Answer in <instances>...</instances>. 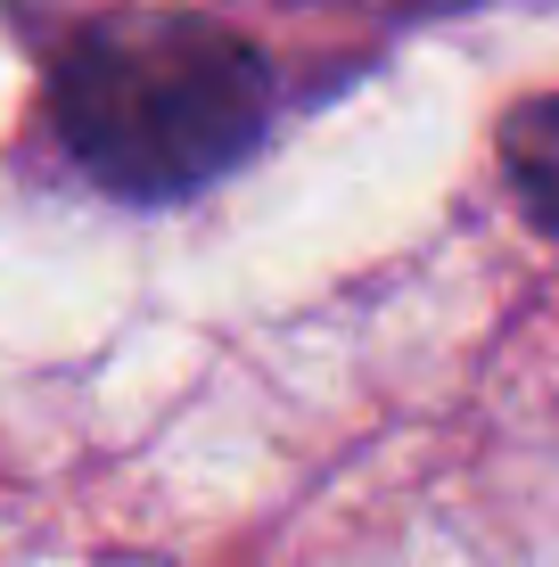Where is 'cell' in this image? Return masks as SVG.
<instances>
[{
	"label": "cell",
	"mask_w": 559,
	"mask_h": 567,
	"mask_svg": "<svg viewBox=\"0 0 559 567\" xmlns=\"http://www.w3.org/2000/svg\"><path fill=\"white\" fill-rule=\"evenodd\" d=\"M50 124L115 198H189L263 141L272 66L198 9H124L58 50Z\"/></svg>",
	"instance_id": "6da1fadb"
},
{
	"label": "cell",
	"mask_w": 559,
	"mask_h": 567,
	"mask_svg": "<svg viewBox=\"0 0 559 567\" xmlns=\"http://www.w3.org/2000/svg\"><path fill=\"white\" fill-rule=\"evenodd\" d=\"M503 165H510L518 198H527V206L559 230V91L527 100V107L503 124Z\"/></svg>",
	"instance_id": "7a4b0ae2"
}]
</instances>
